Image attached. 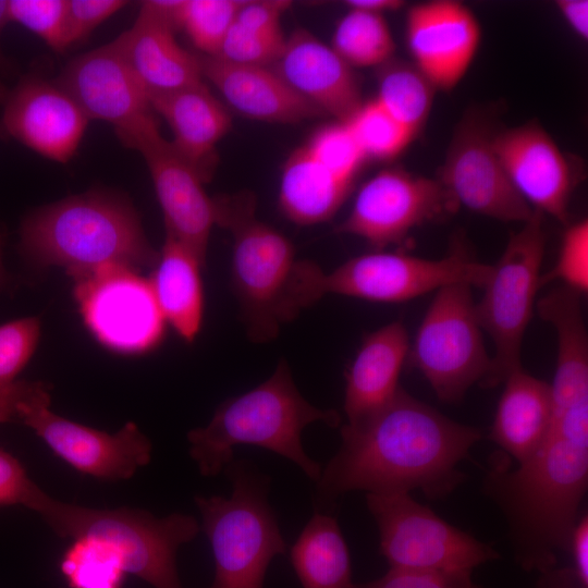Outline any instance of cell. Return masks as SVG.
<instances>
[{"instance_id":"5","label":"cell","mask_w":588,"mask_h":588,"mask_svg":"<svg viewBox=\"0 0 588 588\" xmlns=\"http://www.w3.org/2000/svg\"><path fill=\"white\" fill-rule=\"evenodd\" d=\"M218 224L233 237L231 284L253 342L273 340L285 322L314 304L310 260L297 259L290 240L255 216L249 195L217 198Z\"/></svg>"},{"instance_id":"38","label":"cell","mask_w":588,"mask_h":588,"mask_svg":"<svg viewBox=\"0 0 588 588\" xmlns=\"http://www.w3.org/2000/svg\"><path fill=\"white\" fill-rule=\"evenodd\" d=\"M40 336V320L22 318L0 326V388L12 384L32 358Z\"/></svg>"},{"instance_id":"6","label":"cell","mask_w":588,"mask_h":588,"mask_svg":"<svg viewBox=\"0 0 588 588\" xmlns=\"http://www.w3.org/2000/svg\"><path fill=\"white\" fill-rule=\"evenodd\" d=\"M224 469L229 498L195 497L215 560L208 588H262L271 560L286 552L268 501L270 478L246 461H231Z\"/></svg>"},{"instance_id":"3","label":"cell","mask_w":588,"mask_h":588,"mask_svg":"<svg viewBox=\"0 0 588 588\" xmlns=\"http://www.w3.org/2000/svg\"><path fill=\"white\" fill-rule=\"evenodd\" d=\"M22 254L38 267L59 266L73 278L110 266L154 268L159 253L148 242L124 196L93 189L40 207L21 225Z\"/></svg>"},{"instance_id":"46","label":"cell","mask_w":588,"mask_h":588,"mask_svg":"<svg viewBox=\"0 0 588 588\" xmlns=\"http://www.w3.org/2000/svg\"><path fill=\"white\" fill-rule=\"evenodd\" d=\"M556 7L569 27L586 40L588 38V1L559 0Z\"/></svg>"},{"instance_id":"37","label":"cell","mask_w":588,"mask_h":588,"mask_svg":"<svg viewBox=\"0 0 588 588\" xmlns=\"http://www.w3.org/2000/svg\"><path fill=\"white\" fill-rule=\"evenodd\" d=\"M558 281L583 295L588 290V221L568 225L563 234L558 259L551 271L541 275V285Z\"/></svg>"},{"instance_id":"23","label":"cell","mask_w":588,"mask_h":588,"mask_svg":"<svg viewBox=\"0 0 588 588\" xmlns=\"http://www.w3.org/2000/svg\"><path fill=\"white\" fill-rule=\"evenodd\" d=\"M201 69L229 106L249 119L291 124L323 115L268 66L204 57Z\"/></svg>"},{"instance_id":"26","label":"cell","mask_w":588,"mask_h":588,"mask_svg":"<svg viewBox=\"0 0 588 588\" xmlns=\"http://www.w3.org/2000/svg\"><path fill=\"white\" fill-rule=\"evenodd\" d=\"M490 439L519 464L544 440L552 420L550 383L519 367L503 381Z\"/></svg>"},{"instance_id":"42","label":"cell","mask_w":588,"mask_h":588,"mask_svg":"<svg viewBox=\"0 0 588 588\" xmlns=\"http://www.w3.org/2000/svg\"><path fill=\"white\" fill-rule=\"evenodd\" d=\"M127 3L124 0H68L70 46L88 37L96 27Z\"/></svg>"},{"instance_id":"44","label":"cell","mask_w":588,"mask_h":588,"mask_svg":"<svg viewBox=\"0 0 588 588\" xmlns=\"http://www.w3.org/2000/svg\"><path fill=\"white\" fill-rule=\"evenodd\" d=\"M49 392V384L41 381L19 380L0 388V424L20 421L22 407Z\"/></svg>"},{"instance_id":"32","label":"cell","mask_w":588,"mask_h":588,"mask_svg":"<svg viewBox=\"0 0 588 588\" xmlns=\"http://www.w3.org/2000/svg\"><path fill=\"white\" fill-rule=\"evenodd\" d=\"M334 51L351 68L381 66L393 58L395 42L383 15L350 10L333 34Z\"/></svg>"},{"instance_id":"41","label":"cell","mask_w":588,"mask_h":588,"mask_svg":"<svg viewBox=\"0 0 588 588\" xmlns=\"http://www.w3.org/2000/svg\"><path fill=\"white\" fill-rule=\"evenodd\" d=\"M354 588H481L471 572L390 568L382 577Z\"/></svg>"},{"instance_id":"10","label":"cell","mask_w":588,"mask_h":588,"mask_svg":"<svg viewBox=\"0 0 588 588\" xmlns=\"http://www.w3.org/2000/svg\"><path fill=\"white\" fill-rule=\"evenodd\" d=\"M366 504L390 568L471 572L500 556L490 543L449 524L409 493H367Z\"/></svg>"},{"instance_id":"18","label":"cell","mask_w":588,"mask_h":588,"mask_svg":"<svg viewBox=\"0 0 588 588\" xmlns=\"http://www.w3.org/2000/svg\"><path fill=\"white\" fill-rule=\"evenodd\" d=\"M88 123L57 81L27 74L5 97L0 135L49 160L66 163L76 154Z\"/></svg>"},{"instance_id":"4","label":"cell","mask_w":588,"mask_h":588,"mask_svg":"<svg viewBox=\"0 0 588 588\" xmlns=\"http://www.w3.org/2000/svg\"><path fill=\"white\" fill-rule=\"evenodd\" d=\"M333 409L311 405L296 388L286 360L254 389L223 401L205 427L191 430L189 455L205 477L218 475L233 458L240 444L256 445L295 463L314 481L321 467L305 452L303 430L315 421L340 424Z\"/></svg>"},{"instance_id":"51","label":"cell","mask_w":588,"mask_h":588,"mask_svg":"<svg viewBox=\"0 0 588 588\" xmlns=\"http://www.w3.org/2000/svg\"><path fill=\"white\" fill-rule=\"evenodd\" d=\"M4 281H5V275H4V270L1 264V237H0V289L4 284Z\"/></svg>"},{"instance_id":"50","label":"cell","mask_w":588,"mask_h":588,"mask_svg":"<svg viewBox=\"0 0 588 588\" xmlns=\"http://www.w3.org/2000/svg\"><path fill=\"white\" fill-rule=\"evenodd\" d=\"M1 66H2V65L0 64V68H1ZM8 93H9V91H8V89L5 88V86H4V84H3L2 79H1V76H0V102H2V101L5 100V97H7Z\"/></svg>"},{"instance_id":"15","label":"cell","mask_w":588,"mask_h":588,"mask_svg":"<svg viewBox=\"0 0 588 588\" xmlns=\"http://www.w3.org/2000/svg\"><path fill=\"white\" fill-rule=\"evenodd\" d=\"M50 393L27 404L20 421L32 428L50 450L76 470L100 480L130 479L151 458V442L135 422L108 433L71 421L49 409Z\"/></svg>"},{"instance_id":"47","label":"cell","mask_w":588,"mask_h":588,"mask_svg":"<svg viewBox=\"0 0 588 588\" xmlns=\"http://www.w3.org/2000/svg\"><path fill=\"white\" fill-rule=\"evenodd\" d=\"M538 588H586L573 567H553L544 573L538 581Z\"/></svg>"},{"instance_id":"17","label":"cell","mask_w":588,"mask_h":588,"mask_svg":"<svg viewBox=\"0 0 588 588\" xmlns=\"http://www.w3.org/2000/svg\"><path fill=\"white\" fill-rule=\"evenodd\" d=\"M56 81L89 121L112 124L119 139L156 119L148 93L114 40L70 60Z\"/></svg>"},{"instance_id":"29","label":"cell","mask_w":588,"mask_h":588,"mask_svg":"<svg viewBox=\"0 0 588 588\" xmlns=\"http://www.w3.org/2000/svg\"><path fill=\"white\" fill-rule=\"evenodd\" d=\"M303 588H354L348 547L335 518L315 513L290 552Z\"/></svg>"},{"instance_id":"19","label":"cell","mask_w":588,"mask_h":588,"mask_svg":"<svg viewBox=\"0 0 588 588\" xmlns=\"http://www.w3.org/2000/svg\"><path fill=\"white\" fill-rule=\"evenodd\" d=\"M492 147L509 179L534 209L561 223L576 185L569 160L548 132L536 122L492 135Z\"/></svg>"},{"instance_id":"1","label":"cell","mask_w":588,"mask_h":588,"mask_svg":"<svg viewBox=\"0 0 588 588\" xmlns=\"http://www.w3.org/2000/svg\"><path fill=\"white\" fill-rule=\"evenodd\" d=\"M341 439L316 481L322 506L355 490H420L429 499L444 498L465 479L458 464L481 439V431L452 420L401 387L381 409L342 426Z\"/></svg>"},{"instance_id":"22","label":"cell","mask_w":588,"mask_h":588,"mask_svg":"<svg viewBox=\"0 0 588 588\" xmlns=\"http://www.w3.org/2000/svg\"><path fill=\"white\" fill-rule=\"evenodd\" d=\"M272 65L295 93L338 122L348 121L364 103L353 68L306 29L284 39Z\"/></svg>"},{"instance_id":"27","label":"cell","mask_w":588,"mask_h":588,"mask_svg":"<svg viewBox=\"0 0 588 588\" xmlns=\"http://www.w3.org/2000/svg\"><path fill=\"white\" fill-rule=\"evenodd\" d=\"M206 265L186 245L166 233V240L148 279L166 320L186 342L197 336L204 315L200 271Z\"/></svg>"},{"instance_id":"36","label":"cell","mask_w":588,"mask_h":588,"mask_svg":"<svg viewBox=\"0 0 588 588\" xmlns=\"http://www.w3.org/2000/svg\"><path fill=\"white\" fill-rule=\"evenodd\" d=\"M10 22H15L39 38L56 52L69 49L68 0H10Z\"/></svg>"},{"instance_id":"7","label":"cell","mask_w":588,"mask_h":588,"mask_svg":"<svg viewBox=\"0 0 588 588\" xmlns=\"http://www.w3.org/2000/svg\"><path fill=\"white\" fill-rule=\"evenodd\" d=\"M40 516L61 538L89 535L108 541L124 559L128 575L155 588H183L176 551L198 534L195 517L173 513L158 518L138 509H89L53 498Z\"/></svg>"},{"instance_id":"13","label":"cell","mask_w":588,"mask_h":588,"mask_svg":"<svg viewBox=\"0 0 588 588\" xmlns=\"http://www.w3.org/2000/svg\"><path fill=\"white\" fill-rule=\"evenodd\" d=\"M458 207L438 179L401 168L383 169L362 185L335 231L382 250L404 242L414 229L455 213Z\"/></svg>"},{"instance_id":"21","label":"cell","mask_w":588,"mask_h":588,"mask_svg":"<svg viewBox=\"0 0 588 588\" xmlns=\"http://www.w3.org/2000/svg\"><path fill=\"white\" fill-rule=\"evenodd\" d=\"M170 0L140 4L131 28L114 39L149 97L203 82L201 58L184 49L175 38Z\"/></svg>"},{"instance_id":"9","label":"cell","mask_w":588,"mask_h":588,"mask_svg":"<svg viewBox=\"0 0 588 588\" xmlns=\"http://www.w3.org/2000/svg\"><path fill=\"white\" fill-rule=\"evenodd\" d=\"M441 402L461 401L487 377V354L471 286L451 284L436 292L407 357Z\"/></svg>"},{"instance_id":"8","label":"cell","mask_w":588,"mask_h":588,"mask_svg":"<svg viewBox=\"0 0 588 588\" xmlns=\"http://www.w3.org/2000/svg\"><path fill=\"white\" fill-rule=\"evenodd\" d=\"M544 246L543 215L534 210L523 228L510 237L482 287L485 293L476 304V313L494 346L489 372L480 383L485 388L503 383L513 370L522 367L523 339L541 286Z\"/></svg>"},{"instance_id":"39","label":"cell","mask_w":588,"mask_h":588,"mask_svg":"<svg viewBox=\"0 0 588 588\" xmlns=\"http://www.w3.org/2000/svg\"><path fill=\"white\" fill-rule=\"evenodd\" d=\"M284 39L283 35L264 34L233 22L215 58L236 64L267 66L279 54Z\"/></svg>"},{"instance_id":"34","label":"cell","mask_w":588,"mask_h":588,"mask_svg":"<svg viewBox=\"0 0 588 588\" xmlns=\"http://www.w3.org/2000/svg\"><path fill=\"white\" fill-rule=\"evenodd\" d=\"M345 123L365 158L383 160L394 158L415 137L376 99L364 102Z\"/></svg>"},{"instance_id":"14","label":"cell","mask_w":588,"mask_h":588,"mask_svg":"<svg viewBox=\"0 0 588 588\" xmlns=\"http://www.w3.org/2000/svg\"><path fill=\"white\" fill-rule=\"evenodd\" d=\"M120 142L143 156L163 212L166 233L206 265L209 236L219 218L217 198L207 194L197 171L160 134L157 120Z\"/></svg>"},{"instance_id":"33","label":"cell","mask_w":588,"mask_h":588,"mask_svg":"<svg viewBox=\"0 0 588 588\" xmlns=\"http://www.w3.org/2000/svg\"><path fill=\"white\" fill-rule=\"evenodd\" d=\"M244 0H181L176 28L206 57H216Z\"/></svg>"},{"instance_id":"30","label":"cell","mask_w":588,"mask_h":588,"mask_svg":"<svg viewBox=\"0 0 588 588\" xmlns=\"http://www.w3.org/2000/svg\"><path fill=\"white\" fill-rule=\"evenodd\" d=\"M377 74L376 100L416 136L428 120L436 87L414 63L393 58Z\"/></svg>"},{"instance_id":"25","label":"cell","mask_w":588,"mask_h":588,"mask_svg":"<svg viewBox=\"0 0 588 588\" xmlns=\"http://www.w3.org/2000/svg\"><path fill=\"white\" fill-rule=\"evenodd\" d=\"M149 100L152 111L169 125L175 150L207 182L216 166L217 145L231 127L229 111L204 83Z\"/></svg>"},{"instance_id":"45","label":"cell","mask_w":588,"mask_h":588,"mask_svg":"<svg viewBox=\"0 0 588 588\" xmlns=\"http://www.w3.org/2000/svg\"><path fill=\"white\" fill-rule=\"evenodd\" d=\"M568 550L574 559V571L581 584L588 588V515H579L571 534Z\"/></svg>"},{"instance_id":"20","label":"cell","mask_w":588,"mask_h":588,"mask_svg":"<svg viewBox=\"0 0 588 588\" xmlns=\"http://www.w3.org/2000/svg\"><path fill=\"white\" fill-rule=\"evenodd\" d=\"M406 44L413 63L436 89L454 88L469 69L481 37L473 12L454 0L413 5L406 15Z\"/></svg>"},{"instance_id":"28","label":"cell","mask_w":588,"mask_h":588,"mask_svg":"<svg viewBox=\"0 0 588 588\" xmlns=\"http://www.w3.org/2000/svg\"><path fill=\"white\" fill-rule=\"evenodd\" d=\"M351 187L326 170L303 146L290 155L282 169L279 208L295 224L322 223L336 213Z\"/></svg>"},{"instance_id":"43","label":"cell","mask_w":588,"mask_h":588,"mask_svg":"<svg viewBox=\"0 0 588 588\" xmlns=\"http://www.w3.org/2000/svg\"><path fill=\"white\" fill-rule=\"evenodd\" d=\"M291 5L285 0H250L241 5L234 22L268 35H282L280 22Z\"/></svg>"},{"instance_id":"35","label":"cell","mask_w":588,"mask_h":588,"mask_svg":"<svg viewBox=\"0 0 588 588\" xmlns=\"http://www.w3.org/2000/svg\"><path fill=\"white\" fill-rule=\"evenodd\" d=\"M305 147L326 170L351 185L366 159L345 122L319 128Z\"/></svg>"},{"instance_id":"16","label":"cell","mask_w":588,"mask_h":588,"mask_svg":"<svg viewBox=\"0 0 588 588\" xmlns=\"http://www.w3.org/2000/svg\"><path fill=\"white\" fill-rule=\"evenodd\" d=\"M479 119L468 118L453 135L438 180L458 206L503 222H526L534 209L518 194Z\"/></svg>"},{"instance_id":"31","label":"cell","mask_w":588,"mask_h":588,"mask_svg":"<svg viewBox=\"0 0 588 588\" xmlns=\"http://www.w3.org/2000/svg\"><path fill=\"white\" fill-rule=\"evenodd\" d=\"M59 568L69 588H123L128 575L119 551L89 535L72 538Z\"/></svg>"},{"instance_id":"49","label":"cell","mask_w":588,"mask_h":588,"mask_svg":"<svg viewBox=\"0 0 588 588\" xmlns=\"http://www.w3.org/2000/svg\"><path fill=\"white\" fill-rule=\"evenodd\" d=\"M10 22L9 14H8V1L0 0V39L1 34L3 32V28L5 25ZM0 64H4V59L1 52V46H0Z\"/></svg>"},{"instance_id":"2","label":"cell","mask_w":588,"mask_h":588,"mask_svg":"<svg viewBox=\"0 0 588 588\" xmlns=\"http://www.w3.org/2000/svg\"><path fill=\"white\" fill-rule=\"evenodd\" d=\"M588 487V395L552 397L550 429L516 469L498 456L483 492L502 512L514 558L525 571L544 573L568 550Z\"/></svg>"},{"instance_id":"48","label":"cell","mask_w":588,"mask_h":588,"mask_svg":"<svg viewBox=\"0 0 588 588\" xmlns=\"http://www.w3.org/2000/svg\"><path fill=\"white\" fill-rule=\"evenodd\" d=\"M346 7L350 10L364 11L372 14L383 15L385 12L397 11L404 5L401 0H347Z\"/></svg>"},{"instance_id":"40","label":"cell","mask_w":588,"mask_h":588,"mask_svg":"<svg viewBox=\"0 0 588 588\" xmlns=\"http://www.w3.org/2000/svg\"><path fill=\"white\" fill-rule=\"evenodd\" d=\"M50 500L51 497L32 480L23 464L0 448V507L22 505L40 515Z\"/></svg>"},{"instance_id":"11","label":"cell","mask_w":588,"mask_h":588,"mask_svg":"<svg viewBox=\"0 0 588 588\" xmlns=\"http://www.w3.org/2000/svg\"><path fill=\"white\" fill-rule=\"evenodd\" d=\"M492 271L464 250L441 259L403 252L376 250L354 257L330 272H320L318 292L375 303H403L451 284L483 287Z\"/></svg>"},{"instance_id":"24","label":"cell","mask_w":588,"mask_h":588,"mask_svg":"<svg viewBox=\"0 0 588 588\" xmlns=\"http://www.w3.org/2000/svg\"><path fill=\"white\" fill-rule=\"evenodd\" d=\"M409 338L404 323L390 322L367 334L345 372L344 412L357 424L387 405L400 390Z\"/></svg>"},{"instance_id":"12","label":"cell","mask_w":588,"mask_h":588,"mask_svg":"<svg viewBox=\"0 0 588 588\" xmlns=\"http://www.w3.org/2000/svg\"><path fill=\"white\" fill-rule=\"evenodd\" d=\"M73 281L84 322L102 345L139 354L161 343L166 320L148 279L132 269L110 266Z\"/></svg>"}]
</instances>
